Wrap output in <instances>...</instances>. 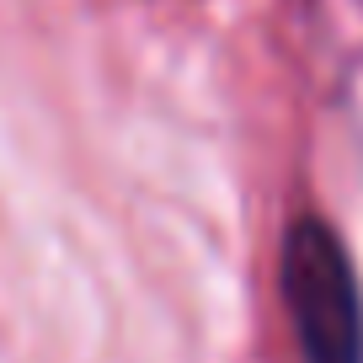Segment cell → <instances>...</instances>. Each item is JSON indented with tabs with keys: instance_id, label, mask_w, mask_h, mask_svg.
I'll return each mask as SVG.
<instances>
[{
	"instance_id": "obj_1",
	"label": "cell",
	"mask_w": 363,
	"mask_h": 363,
	"mask_svg": "<svg viewBox=\"0 0 363 363\" xmlns=\"http://www.w3.org/2000/svg\"><path fill=\"white\" fill-rule=\"evenodd\" d=\"M284 299L305 363H363V289L347 246L315 214L284 235Z\"/></svg>"
}]
</instances>
